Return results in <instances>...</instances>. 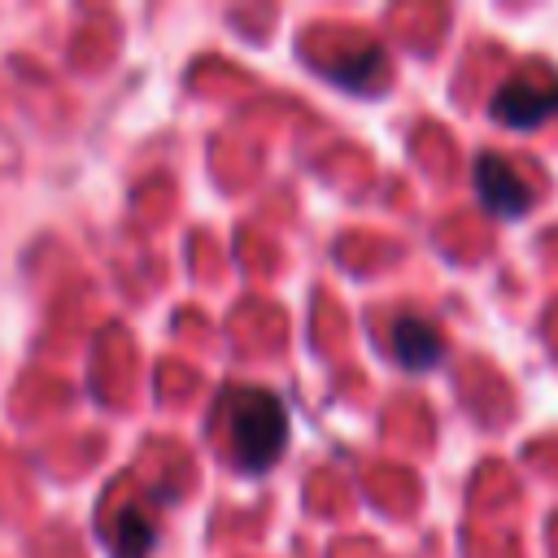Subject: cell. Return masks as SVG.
Returning a JSON list of instances; mask_svg holds the SVG:
<instances>
[{"label":"cell","instance_id":"6da1fadb","mask_svg":"<svg viewBox=\"0 0 558 558\" xmlns=\"http://www.w3.org/2000/svg\"><path fill=\"white\" fill-rule=\"evenodd\" d=\"M231 462L248 475H266L288 445V410L266 388H231L218 405Z\"/></svg>","mask_w":558,"mask_h":558},{"label":"cell","instance_id":"7a4b0ae2","mask_svg":"<svg viewBox=\"0 0 558 558\" xmlns=\"http://www.w3.org/2000/svg\"><path fill=\"white\" fill-rule=\"evenodd\" d=\"M488 113L510 131H532L558 113V78L554 74H514L493 92Z\"/></svg>","mask_w":558,"mask_h":558},{"label":"cell","instance_id":"3957f363","mask_svg":"<svg viewBox=\"0 0 558 558\" xmlns=\"http://www.w3.org/2000/svg\"><path fill=\"white\" fill-rule=\"evenodd\" d=\"M475 196L497 218H519L532 205V192H527L523 174L506 157H497V153H480L475 157Z\"/></svg>","mask_w":558,"mask_h":558},{"label":"cell","instance_id":"277c9868","mask_svg":"<svg viewBox=\"0 0 558 558\" xmlns=\"http://www.w3.org/2000/svg\"><path fill=\"white\" fill-rule=\"evenodd\" d=\"M388 349L405 371H432L445 357V336L436 331V323H427L418 314H401L388 327Z\"/></svg>","mask_w":558,"mask_h":558},{"label":"cell","instance_id":"5b68a950","mask_svg":"<svg viewBox=\"0 0 558 558\" xmlns=\"http://www.w3.org/2000/svg\"><path fill=\"white\" fill-rule=\"evenodd\" d=\"M318 70H323L336 87H349V92H357V96H371V92H379V83H384V74H388V57H384L379 44H362V48H353V52H340V57L323 61Z\"/></svg>","mask_w":558,"mask_h":558},{"label":"cell","instance_id":"8992f818","mask_svg":"<svg viewBox=\"0 0 558 558\" xmlns=\"http://www.w3.org/2000/svg\"><path fill=\"white\" fill-rule=\"evenodd\" d=\"M153 541H157V523L140 506H122L113 514V523H109V549H113V558H148Z\"/></svg>","mask_w":558,"mask_h":558}]
</instances>
